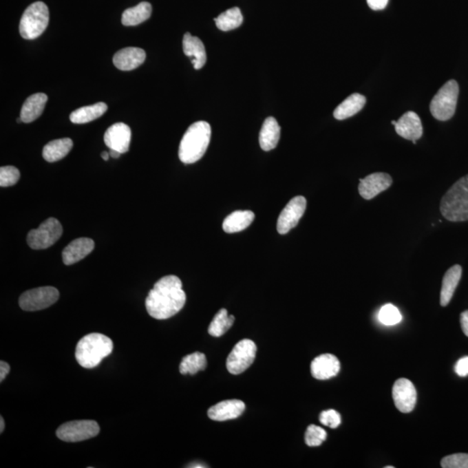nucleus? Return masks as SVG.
Segmentation results:
<instances>
[{
  "mask_svg": "<svg viewBox=\"0 0 468 468\" xmlns=\"http://www.w3.org/2000/svg\"><path fill=\"white\" fill-rule=\"evenodd\" d=\"M186 300L182 280L175 275L163 277L157 281L147 297V312L153 319H168L183 308Z\"/></svg>",
  "mask_w": 468,
  "mask_h": 468,
  "instance_id": "1",
  "label": "nucleus"
},
{
  "mask_svg": "<svg viewBox=\"0 0 468 468\" xmlns=\"http://www.w3.org/2000/svg\"><path fill=\"white\" fill-rule=\"evenodd\" d=\"M210 139L211 126L209 123L200 121L193 123L184 134L180 143V160L185 164L198 162L205 155Z\"/></svg>",
  "mask_w": 468,
  "mask_h": 468,
  "instance_id": "2",
  "label": "nucleus"
},
{
  "mask_svg": "<svg viewBox=\"0 0 468 468\" xmlns=\"http://www.w3.org/2000/svg\"><path fill=\"white\" fill-rule=\"evenodd\" d=\"M114 344L109 337L101 333H90L80 339L76 348L78 363L85 369H93L113 351Z\"/></svg>",
  "mask_w": 468,
  "mask_h": 468,
  "instance_id": "3",
  "label": "nucleus"
},
{
  "mask_svg": "<svg viewBox=\"0 0 468 468\" xmlns=\"http://www.w3.org/2000/svg\"><path fill=\"white\" fill-rule=\"evenodd\" d=\"M440 210L451 222L468 220V175L457 180L441 199Z\"/></svg>",
  "mask_w": 468,
  "mask_h": 468,
  "instance_id": "4",
  "label": "nucleus"
},
{
  "mask_svg": "<svg viewBox=\"0 0 468 468\" xmlns=\"http://www.w3.org/2000/svg\"><path fill=\"white\" fill-rule=\"evenodd\" d=\"M49 9L45 3L38 1L29 6L19 23V32L23 39L39 38L48 26Z\"/></svg>",
  "mask_w": 468,
  "mask_h": 468,
  "instance_id": "5",
  "label": "nucleus"
},
{
  "mask_svg": "<svg viewBox=\"0 0 468 468\" xmlns=\"http://www.w3.org/2000/svg\"><path fill=\"white\" fill-rule=\"evenodd\" d=\"M458 96L459 85L456 80L445 83L430 103V111L434 118L443 122L452 118L456 113Z\"/></svg>",
  "mask_w": 468,
  "mask_h": 468,
  "instance_id": "6",
  "label": "nucleus"
},
{
  "mask_svg": "<svg viewBox=\"0 0 468 468\" xmlns=\"http://www.w3.org/2000/svg\"><path fill=\"white\" fill-rule=\"evenodd\" d=\"M62 233L61 223L55 218H49L39 228L33 229L28 233V243L32 249H47L58 242Z\"/></svg>",
  "mask_w": 468,
  "mask_h": 468,
  "instance_id": "7",
  "label": "nucleus"
},
{
  "mask_svg": "<svg viewBox=\"0 0 468 468\" xmlns=\"http://www.w3.org/2000/svg\"><path fill=\"white\" fill-rule=\"evenodd\" d=\"M257 346L253 341H240L229 354L226 359L227 370L233 374H240L248 369L255 360Z\"/></svg>",
  "mask_w": 468,
  "mask_h": 468,
  "instance_id": "8",
  "label": "nucleus"
},
{
  "mask_svg": "<svg viewBox=\"0 0 468 468\" xmlns=\"http://www.w3.org/2000/svg\"><path fill=\"white\" fill-rule=\"evenodd\" d=\"M99 432V425L95 421H73L60 426L56 430V436L66 443H78L92 439Z\"/></svg>",
  "mask_w": 468,
  "mask_h": 468,
  "instance_id": "9",
  "label": "nucleus"
},
{
  "mask_svg": "<svg viewBox=\"0 0 468 468\" xmlns=\"http://www.w3.org/2000/svg\"><path fill=\"white\" fill-rule=\"evenodd\" d=\"M58 299L59 292L55 287H39L23 293L19 297V306L26 312H36L48 308Z\"/></svg>",
  "mask_w": 468,
  "mask_h": 468,
  "instance_id": "10",
  "label": "nucleus"
},
{
  "mask_svg": "<svg viewBox=\"0 0 468 468\" xmlns=\"http://www.w3.org/2000/svg\"><path fill=\"white\" fill-rule=\"evenodd\" d=\"M306 199L296 196L290 200L277 220V230L280 234H286L294 228L302 218L306 209Z\"/></svg>",
  "mask_w": 468,
  "mask_h": 468,
  "instance_id": "11",
  "label": "nucleus"
},
{
  "mask_svg": "<svg viewBox=\"0 0 468 468\" xmlns=\"http://www.w3.org/2000/svg\"><path fill=\"white\" fill-rule=\"evenodd\" d=\"M392 396L394 405L402 413H410L416 407L417 392L410 380L398 379L394 384Z\"/></svg>",
  "mask_w": 468,
  "mask_h": 468,
  "instance_id": "12",
  "label": "nucleus"
},
{
  "mask_svg": "<svg viewBox=\"0 0 468 468\" xmlns=\"http://www.w3.org/2000/svg\"><path fill=\"white\" fill-rule=\"evenodd\" d=\"M393 179L386 173H374L360 180V195L367 200H372L392 185Z\"/></svg>",
  "mask_w": 468,
  "mask_h": 468,
  "instance_id": "13",
  "label": "nucleus"
},
{
  "mask_svg": "<svg viewBox=\"0 0 468 468\" xmlns=\"http://www.w3.org/2000/svg\"><path fill=\"white\" fill-rule=\"evenodd\" d=\"M131 130L123 123H117L110 126L105 134V142L109 149L121 153L129 151Z\"/></svg>",
  "mask_w": 468,
  "mask_h": 468,
  "instance_id": "14",
  "label": "nucleus"
},
{
  "mask_svg": "<svg viewBox=\"0 0 468 468\" xmlns=\"http://www.w3.org/2000/svg\"><path fill=\"white\" fill-rule=\"evenodd\" d=\"M394 129L400 136L406 140H412L416 145V140L423 136V127L419 116L413 111L403 114L402 117L394 125Z\"/></svg>",
  "mask_w": 468,
  "mask_h": 468,
  "instance_id": "15",
  "label": "nucleus"
},
{
  "mask_svg": "<svg viewBox=\"0 0 468 468\" xmlns=\"http://www.w3.org/2000/svg\"><path fill=\"white\" fill-rule=\"evenodd\" d=\"M340 362L332 354H323L316 357L310 364V372L314 379L328 380L336 376L340 371Z\"/></svg>",
  "mask_w": 468,
  "mask_h": 468,
  "instance_id": "16",
  "label": "nucleus"
},
{
  "mask_svg": "<svg viewBox=\"0 0 468 468\" xmlns=\"http://www.w3.org/2000/svg\"><path fill=\"white\" fill-rule=\"evenodd\" d=\"M246 405L242 401L227 400L210 407L207 416L211 420L225 421L236 419L245 411Z\"/></svg>",
  "mask_w": 468,
  "mask_h": 468,
  "instance_id": "17",
  "label": "nucleus"
},
{
  "mask_svg": "<svg viewBox=\"0 0 468 468\" xmlns=\"http://www.w3.org/2000/svg\"><path fill=\"white\" fill-rule=\"evenodd\" d=\"M145 50L137 48V47H128L116 53L113 58V63L117 69L128 72V70L138 68L145 63Z\"/></svg>",
  "mask_w": 468,
  "mask_h": 468,
  "instance_id": "18",
  "label": "nucleus"
},
{
  "mask_svg": "<svg viewBox=\"0 0 468 468\" xmlns=\"http://www.w3.org/2000/svg\"><path fill=\"white\" fill-rule=\"evenodd\" d=\"M95 243L92 239L79 238L70 242L63 251V262L66 266L73 265L85 259L94 250Z\"/></svg>",
  "mask_w": 468,
  "mask_h": 468,
  "instance_id": "19",
  "label": "nucleus"
},
{
  "mask_svg": "<svg viewBox=\"0 0 468 468\" xmlns=\"http://www.w3.org/2000/svg\"><path fill=\"white\" fill-rule=\"evenodd\" d=\"M183 52L187 56L191 58L193 68L202 69L206 63L205 46L202 40L187 32L183 36Z\"/></svg>",
  "mask_w": 468,
  "mask_h": 468,
  "instance_id": "20",
  "label": "nucleus"
},
{
  "mask_svg": "<svg viewBox=\"0 0 468 468\" xmlns=\"http://www.w3.org/2000/svg\"><path fill=\"white\" fill-rule=\"evenodd\" d=\"M48 96L43 93H36L29 96L20 112V118L23 123H30L38 119L45 108Z\"/></svg>",
  "mask_w": 468,
  "mask_h": 468,
  "instance_id": "21",
  "label": "nucleus"
},
{
  "mask_svg": "<svg viewBox=\"0 0 468 468\" xmlns=\"http://www.w3.org/2000/svg\"><path fill=\"white\" fill-rule=\"evenodd\" d=\"M280 126L274 117H268L264 122L259 133V145L264 151L276 148L280 138Z\"/></svg>",
  "mask_w": 468,
  "mask_h": 468,
  "instance_id": "22",
  "label": "nucleus"
},
{
  "mask_svg": "<svg viewBox=\"0 0 468 468\" xmlns=\"http://www.w3.org/2000/svg\"><path fill=\"white\" fill-rule=\"evenodd\" d=\"M462 274V268L459 265H456L445 273L443 280V287L440 290V306H447L450 303L451 299L454 296V292L457 288L458 285Z\"/></svg>",
  "mask_w": 468,
  "mask_h": 468,
  "instance_id": "23",
  "label": "nucleus"
},
{
  "mask_svg": "<svg viewBox=\"0 0 468 468\" xmlns=\"http://www.w3.org/2000/svg\"><path fill=\"white\" fill-rule=\"evenodd\" d=\"M255 215L252 211H235L227 216L223 222V230L227 233L242 232L253 223Z\"/></svg>",
  "mask_w": 468,
  "mask_h": 468,
  "instance_id": "24",
  "label": "nucleus"
},
{
  "mask_svg": "<svg viewBox=\"0 0 468 468\" xmlns=\"http://www.w3.org/2000/svg\"><path fill=\"white\" fill-rule=\"evenodd\" d=\"M366 103L365 96L359 93H354L337 107L334 111V117L337 120H344L355 116L363 109Z\"/></svg>",
  "mask_w": 468,
  "mask_h": 468,
  "instance_id": "25",
  "label": "nucleus"
},
{
  "mask_svg": "<svg viewBox=\"0 0 468 468\" xmlns=\"http://www.w3.org/2000/svg\"><path fill=\"white\" fill-rule=\"evenodd\" d=\"M73 148V142L70 138L52 140L43 149V159L48 162H56L65 158Z\"/></svg>",
  "mask_w": 468,
  "mask_h": 468,
  "instance_id": "26",
  "label": "nucleus"
},
{
  "mask_svg": "<svg viewBox=\"0 0 468 468\" xmlns=\"http://www.w3.org/2000/svg\"><path fill=\"white\" fill-rule=\"evenodd\" d=\"M108 109L105 103H98L96 105L82 107L70 114V119L76 125H83L99 118Z\"/></svg>",
  "mask_w": 468,
  "mask_h": 468,
  "instance_id": "27",
  "label": "nucleus"
},
{
  "mask_svg": "<svg viewBox=\"0 0 468 468\" xmlns=\"http://www.w3.org/2000/svg\"><path fill=\"white\" fill-rule=\"evenodd\" d=\"M152 14V6L149 2H142L139 5L125 10L123 13L122 23L125 26H135L145 22Z\"/></svg>",
  "mask_w": 468,
  "mask_h": 468,
  "instance_id": "28",
  "label": "nucleus"
},
{
  "mask_svg": "<svg viewBox=\"0 0 468 468\" xmlns=\"http://www.w3.org/2000/svg\"><path fill=\"white\" fill-rule=\"evenodd\" d=\"M217 28L220 31L228 32L240 28L243 23V16L240 8H233L224 12L215 19Z\"/></svg>",
  "mask_w": 468,
  "mask_h": 468,
  "instance_id": "29",
  "label": "nucleus"
},
{
  "mask_svg": "<svg viewBox=\"0 0 468 468\" xmlns=\"http://www.w3.org/2000/svg\"><path fill=\"white\" fill-rule=\"evenodd\" d=\"M234 320L235 317L228 315L226 309L220 310L210 323L209 333L215 337H222L232 327Z\"/></svg>",
  "mask_w": 468,
  "mask_h": 468,
  "instance_id": "30",
  "label": "nucleus"
},
{
  "mask_svg": "<svg viewBox=\"0 0 468 468\" xmlns=\"http://www.w3.org/2000/svg\"><path fill=\"white\" fill-rule=\"evenodd\" d=\"M206 357L203 353L195 352L187 355L180 364V372L182 374H195L206 368Z\"/></svg>",
  "mask_w": 468,
  "mask_h": 468,
  "instance_id": "31",
  "label": "nucleus"
},
{
  "mask_svg": "<svg viewBox=\"0 0 468 468\" xmlns=\"http://www.w3.org/2000/svg\"><path fill=\"white\" fill-rule=\"evenodd\" d=\"M402 314L393 304H387L381 308L379 312L380 322L387 326H396L402 321Z\"/></svg>",
  "mask_w": 468,
  "mask_h": 468,
  "instance_id": "32",
  "label": "nucleus"
},
{
  "mask_svg": "<svg viewBox=\"0 0 468 468\" xmlns=\"http://www.w3.org/2000/svg\"><path fill=\"white\" fill-rule=\"evenodd\" d=\"M326 431L319 426L310 425L307 427L306 437V443L309 447H317L326 440Z\"/></svg>",
  "mask_w": 468,
  "mask_h": 468,
  "instance_id": "33",
  "label": "nucleus"
},
{
  "mask_svg": "<svg viewBox=\"0 0 468 468\" xmlns=\"http://www.w3.org/2000/svg\"><path fill=\"white\" fill-rule=\"evenodd\" d=\"M19 178V170L15 167L6 166L0 169V186L2 187L14 186Z\"/></svg>",
  "mask_w": 468,
  "mask_h": 468,
  "instance_id": "34",
  "label": "nucleus"
},
{
  "mask_svg": "<svg viewBox=\"0 0 468 468\" xmlns=\"http://www.w3.org/2000/svg\"><path fill=\"white\" fill-rule=\"evenodd\" d=\"M443 468H468V454H456L441 460Z\"/></svg>",
  "mask_w": 468,
  "mask_h": 468,
  "instance_id": "35",
  "label": "nucleus"
},
{
  "mask_svg": "<svg viewBox=\"0 0 468 468\" xmlns=\"http://www.w3.org/2000/svg\"><path fill=\"white\" fill-rule=\"evenodd\" d=\"M319 421L324 426L329 427L330 429H337L341 424V416L334 410L323 411L320 414Z\"/></svg>",
  "mask_w": 468,
  "mask_h": 468,
  "instance_id": "36",
  "label": "nucleus"
},
{
  "mask_svg": "<svg viewBox=\"0 0 468 468\" xmlns=\"http://www.w3.org/2000/svg\"><path fill=\"white\" fill-rule=\"evenodd\" d=\"M454 370H456L458 376L461 377L468 376V357H464L458 361L456 367H454Z\"/></svg>",
  "mask_w": 468,
  "mask_h": 468,
  "instance_id": "37",
  "label": "nucleus"
},
{
  "mask_svg": "<svg viewBox=\"0 0 468 468\" xmlns=\"http://www.w3.org/2000/svg\"><path fill=\"white\" fill-rule=\"evenodd\" d=\"M367 3L370 9L374 11H380L386 8L389 0H367Z\"/></svg>",
  "mask_w": 468,
  "mask_h": 468,
  "instance_id": "38",
  "label": "nucleus"
},
{
  "mask_svg": "<svg viewBox=\"0 0 468 468\" xmlns=\"http://www.w3.org/2000/svg\"><path fill=\"white\" fill-rule=\"evenodd\" d=\"M10 370H11V367H10L9 364L4 362V361H1L0 362V382H3L6 379Z\"/></svg>",
  "mask_w": 468,
  "mask_h": 468,
  "instance_id": "39",
  "label": "nucleus"
},
{
  "mask_svg": "<svg viewBox=\"0 0 468 468\" xmlns=\"http://www.w3.org/2000/svg\"><path fill=\"white\" fill-rule=\"evenodd\" d=\"M460 326L465 335L468 337V310L460 314Z\"/></svg>",
  "mask_w": 468,
  "mask_h": 468,
  "instance_id": "40",
  "label": "nucleus"
},
{
  "mask_svg": "<svg viewBox=\"0 0 468 468\" xmlns=\"http://www.w3.org/2000/svg\"><path fill=\"white\" fill-rule=\"evenodd\" d=\"M109 156L112 157V158H119V156L122 155L121 153H119L118 151H116V150L110 149Z\"/></svg>",
  "mask_w": 468,
  "mask_h": 468,
  "instance_id": "41",
  "label": "nucleus"
},
{
  "mask_svg": "<svg viewBox=\"0 0 468 468\" xmlns=\"http://www.w3.org/2000/svg\"><path fill=\"white\" fill-rule=\"evenodd\" d=\"M5 429V421L3 419V417H0V433L4 432Z\"/></svg>",
  "mask_w": 468,
  "mask_h": 468,
  "instance_id": "42",
  "label": "nucleus"
},
{
  "mask_svg": "<svg viewBox=\"0 0 468 468\" xmlns=\"http://www.w3.org/2000/svg\"><path fill=\"white\" fill-rule=\"evenodd\" d=\"M101 156H102V158H103V160H109V156H109V153H108V152H107V151H105V152H103V153H102Z\"/></svg>",
  "mask_w": 468,
  "mask_h": 468,
  "instance_id": "43",
  "label": "nucleus"
},
{
  "mask_svg": "<svg viewBox=\"0 0 468 468\" xmlns=\"http://www.w3.org/2000/svg\"><path fill=\"white\" fill-rule=\"evenodd\" d=\"M394 467H385V468H394Z\"/></svg>",
  "mask_w": 468,
  "mask_h": 468,
  "instance_id": "44",
  "label": "nucleus"
}]
</instances>
